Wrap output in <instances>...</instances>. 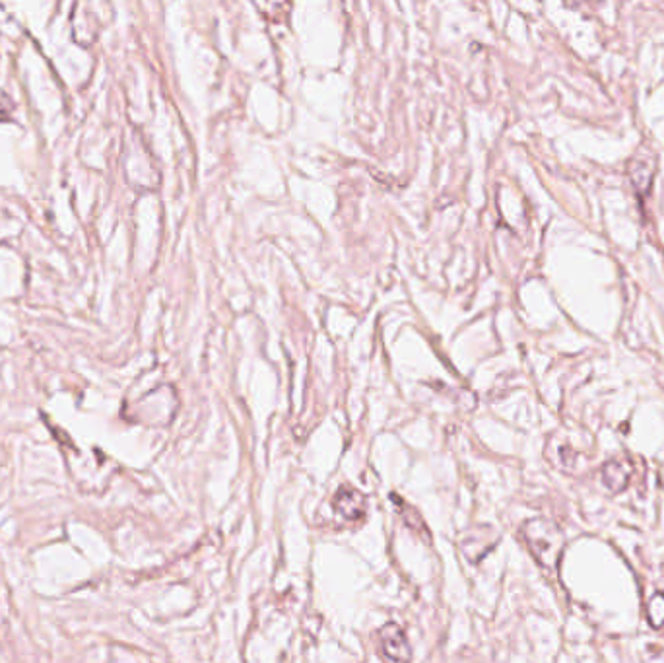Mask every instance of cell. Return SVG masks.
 Listing matches in <instances>:
<instances>
[{
    "label": "cell",
    "instance_id": "7a4b0ae2",
    "mask_svg": "<svg viewBox=\"0 0 664 663\" xmlns=\"http://www.w3.org/2000/svg\"><path fill=\"white\" fill-rule=\"evenodd\" d=\"M383 654L395 663H408L412 651L404 633L396 624H385L379 633Z\"/></svg>",
    "mask_w": 664,
    "mask_h": 663
},
{
    "label": "cell",
    "instance_id": "3957f363",
    "mask_svg": "<svg viewBox=\"0 0 664 663\" xmlns=\"http://www.w3.org/2000/svg\"><path fill=\"white\" fill-rule=\"evenodd\" d=\"M332 506H335V510L345 520L358 521L363 518V513H365V498L358 493L356 488L342 486L336 493Z\"/></svg>",
    "mask_w": 664,
    "mask_h": 663
},
{
    "label": "cell",
    "instance_id": "5b68a950",
    "mask_svg": "<svg viewBox=\"0 0 664 663\" xmlns=\"http://www.w3.org/2000/svg\"><path fill=\"white\" fill-rule=\"evenodd\" d=\"M647 619L649 624L657 631L664 628V593H655L647 603Z\"/></svg>",
    "mask_w": 664,
    "mask_h": 663
},
{
    "label": "cell",
    "instance_id": "6da1fadb",
    "mask_svg": "<svg viewBox=\"0 0 664 663\" xmlns=\"http://www.w3.org/2000/svg\"><path fill=\"white\" fill-rule=\"evenodd\" d=\"M523 539L526 547L531 548L532 556L541 563L544 568L552 570L556 568L559 556L564 551L566 537L562 530L556 523L548 520H531L523 525Z\"/></svg>",
    "mask_w": 664,
    "mask_h": 663
},
{
    "label": "cell",
    "instance_id": "277c9868",
    "mask_svg": "<svg viewBox=\"0 0 664 663\" xmlns=\"http://www.w3.org/2000/svg\"><path fill=\"white\" fill-rule=\"evenodd\" d=\"M602 483L612 493H622L629 483V467L624 461H610L602 469Z\"/></svg>",
    "mask_w": 664,
    "mask_h": 663
}]
</instances>
